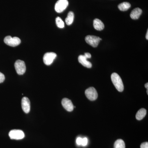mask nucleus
I'll list each match as a JSON object with an SVG mask.
<instances>
[{
	"label": "nucleus",
	"instance_id": "obj_1",
	"mask_svg": "<svg viewBox=\"0 0 148 148\" xmlns=\"http://www.w3.org/2000/svg\"><path fill=\"white\" fill-rule=\"evenodd\" d=\"M112 82L119 92H122L124 90V86L121 78L116 73H114L111 75Z\"/></svg>",
	"mask_w": 148,
	"mask_h": 148
},
{
	"label": "nucleus",
	"instance_id": "obj_2",
	"mask_svg": "<svg viewBox=\"0 0 148 148\" xmlns=\"http://www.w3.org/2000/svg\"><path fill=\"white\" fill-rule=\"evenodd\" d=\"M4 41L7 45L11 47H16L20 44L21 41L18 37L7 36L5 38Z\"/></svg>",
	"mask_w": 148,
	"mask_h": 148
},
{
	"label": "nucleus",
	"instance_id": "obj_3",
	"mask_svg": "<svg viewBox=\"0 0 148 148\" xmlns=\"http://www.w3.org/2000/svg\"><path fill=\"white\" fill-rule=\"evenodd\" d=\"M101 40H102V39L96 36L88 35L85 38L86 43L93 47H97Z\"/></svg>",
	"mask_w": 148,
	"mask_h": 148
},
{
	"label": "nucleus",
	"instance_id": "obj_4",
	"mask_svg": "<svg viewBox=\"0 0 148 148\" xmlns=\"http://www.w3.org/2000/svg\"><path fill=\"white\" fill-rule=\"evenodd\" d=\"M9 136L12 140H19L23 139L25 137L24 132L20 130H13L9 133Z\"/></svg>",
	"mask_w": 148,
	"mask_h": 148
},
{
	"label": "nucleus",
	"instance_id": "obj_5",
	"mask_svg": "<svg viewBox=\"0 0 148 148\" xmlns=\"http://www.w3.org/2000/svg\"><path fill=\"white\" fill-rule=\"evenodd\" d=\"M68 5L69 1L68 0H58L55 4L56 11L58 13H61L67 8Z\"/></svg>",
	"mask_w": 148,
	"mask_h": 148
},
{
	"label": "nucleus",
	"instance_id": "obj_6",
	"mask_svg": "<svg viewBox=\"0 0 148 148\" xmlns=\"http://www.w3.org/2000/svg\"><path fill=\"white\" fill-rule=\"evenodd\" d=\"M14 67L18 75H23L26 72V65L24 61L20 60H17L14 64Z\"/></svg>",
	"mask_w": 148,
	"mask_h": 148
},
{
	"label": "nucleus",
	"instance_id": "obj_7",
	"mask_svg": "<svg viewBox=\"0 0 148 148\" xmlns=\"http://www.w3.org/2000/svg\"><path fill=\"white\" fill-rule=\"evenodd\" d=\"M85 95L89 100L94 101L97 99L98 97V92L94 87H90L87 88L85 91Z\"/></svg>",
	"mask_w": 148,
	"mask_h": 148
},
{
	"label": "nucleus",
	"instance_id": "obj_8",
	"mask_svg": "<svg viewBox=\"0 0 148 148\" xmlns=\"http://www.w3.org/2000/svg\"><path fill=\"white\" fill-rule=\"evenodd\" d=\"M57 55L54 52H47L43 56V61L44 64L47 66L52 64Z\"/></svg>",
	"mask_w": 148,
	"mask_h": 148
},
{
	"label": "nucleus",
	"instance_id": "obj_9",
	"mask_svg": "<svg viewBox=\"0 0 148 148\" xmlns=\"http://www.w3.org/2000/svg\"><path fill=\"white\" fill-rule=\"evenodd\" d=\"M62 106L68 112H72L74 109V106L72 103L71 101L67 98H64L62 100Z\"/></svg>",
	"mask_w": 148,
	"mask_h": 148
},
{
	"label": "nucleus",
	"instance_id": "obj_10",
	"mask_svg": "<svg viewBox=\"0 0 148 148\" xmlns=\"http://www.w3.org/2000/svg\"><path fill=\"white\" fill-rule=\"evenodd\" d=\"M21 107L22 110L26 113H29L30 111V102L29 98L27 97H24L21 100Z\"/></svg>",
	"mask_w": 148,
	"mask_h": 148
},
{
	"label": "nucleus",
	"instance_id": "obj_11",
	"mask_svg": "<svg viewBox=\"0 0 148 148\" xmlns=\"http://www.w3.org/2000/svg\"><path fill=\"white\" fill-rule=\"evenodd\" d=\"M87 58H86L84 55H79L78 57V61L80 64L83 66L87 68H91L92 67V64L87 60Z\"/></svg>",
	"mask_w": 148,
	"mask_h": 148
},
{
	"label": "nucleus",
	"instance_id": "obj_12",
	"mask_svg": "<svg viewBox=\"0 0 148 148\" xmlns=\"http://www.w3.org/2000/svg\"><path fill=\"white\" fill-rule=\"evenodd\" d=\"M93 27L98 31H102L105 28V25L102 21L98 18H95L93 20Z\"/></svg>",
	"mask_w": 148,
	"mask_h": 148
},
{
	"label": "nucleus",
	"instance_id": "obj_13",
	"mask_svg": "<svg viewBox=\"0 0 148 148\" xmlns=\"http://www.w3.org/2000/svg\"><path fill=\"white\" fill-rule=\"evenodd\" d=\"M143 11L140 8H135L132 10L130 14V17L133 19H138L142 14Z\"/></svg>",
	"mask_w": 148,
	"mask_h": 148
},
{
	"label": "nucleus",
	"instance_id": "obj_14",
	"mask_svg": "<svg viewBox=\"0 0 148 148\" xmlns=\"http://www.w3.org/2000/svg\"><path fill=\"white\" fill-rule=\"evenodd\" d=\"M146 114H147V110L146 109L144 108L140 109L136 114V119L138 120L143 119L145 116Z\"/></svg>",
	"mask_w": 148,
	"mask_h": 148
},
{
	"label": "nucleus",
	"instance_id": "obj_15",
	"mask_svg": "<svg viewBox=\"0 0 148 148\" xmlns=\"http://www.w3.org/2000/svg\"><path fill=\"white\" fill-rule=\"evenodd\" d=\"M131 7V5L129 3L127 2H124L118 5V8L119 10L122 11H125L128 10Z\"/></svg>",
	"mask_w": 148,
	"mask_h": 148
},
{
	"label": "nucleus",
	"instance_id": "obj_16",
	"mask_svg": "<svg viewBox=\"0 0 148 148\" xmlns=\"http://www.w3.org/2000/svg\"><path fill=\"white\" fill-rule=\"evenodd\" d=\"M74 14L73 12L71 11L69 12L68 16L66 18V22L68 25H71L73 23L74 21Z\"/></svg>",
	"mask_w": 148,
	"mask_h": 148
},
{
	"label": "nucleus",
	"instance_id": "obj_17",
	"mask_svg": "<svg viewBox=\"0 0 148 148\" xmlns=\"http://www.w3.org/2000/svg\"><path fill=\"white\" fill-rule=\"evenodd\" d=\"M125 144L124 141L121 139H119L115 142L114 148H125Z\"/></svg>",
	"mask_w": 148,
	"mask_h": 148
},
{
	"label": "nucleus",
	"instance_id": "obj_18",
	"mask_svg": "<svg viewBox=\"0 0 148 148\" xmlns=\"http://www.w3.org/2000/svg\"><path fill=\"white\" fill-rule=\"evenodd\" d=\"M56 25L59 28H63L64 27V23L60 17H57L56 19Z\"/></svg>",
	"mask_w": 148,
	"mask_h": 148
},
{
	"label": "nucleus",
	"instance_id": "obj_19",
	"mask_svg": "<svg viewBox=\"0 0 148 148\" xmlns=\"http://www.w3.org/2000/svg\"><path fill=\"white\" fill-rule=\"evenodd\" d=\"M88 142V140L87 138H82L81 145L84 146V147L87 145Z\"/></svg>",
	"mask_w": 148,
	"mask_h": 148
},
{
	"label": "nucleus",
	"instance_id": "obj_20",
	"mask_svg": "<svg viewBox=\"0 0 148 148\" xmlns=\"http://www.w3.org/2000/svg\"><path fill=\"white\" fill-rule=\"evenodd\" d=\"M5 79V77L4 75L0 72V83L3 82Z\"/></svg>",
	"mask_w": 148,
	"mask_h": 148
},
{
	"label": "nucleus",
	"instance_id": "obj_21",
	"mask_svg": "<svg viewBox=\"0 0 148 148\" xmlns=\"http://www.w3.org/2000/svg\"><path fill=\"white\" fill-rule=\"evenodd\" d=\"M82 138H80V137H78V138H77L76 140V143L78 145H81L82 142Z\"/></svg>",
	"mask_w": 148,
	"mask_h": 148
},
{
	"label": "nucleus",
	"instance_id": "obj_22",
	"mask_svg": "<svg viewBox=\"0 0 148 148\" xmlns=\"http://www.w3.org/2000/svg\"><path fill=\"white\" fill-rule=\"evenodd\" d=\"M140 148H148V142H145L142 143L140 145Z\"/></svg>",
	"mask_w": 148,
	"mask_h": 148
},
{
	"label": "nucleus",
	"instance_id": "obj_23",
	"mask_svg": "<svg viewBox=\"0 0 148 148\" xmlns=\"http://www.w3.org/2000/svg\"><path fill=\"white\" fill-rule=\"evenodd\" d=\"M84 56L86 58H90L91 57V55L90 53H84Z\"/></svg>",
	"mask_w": 148,
	"mask_h": 148
},
{
	"label": "nucleus",
	"instance_id": "obj_24",
	"mask_svg": "<svg viewBox=\"0 0 148 148\" xmlns=\"http://www.w3.org/2000/svg\"><path fill=\"white\" fill-rule=\"evenodd\" d=\"M146 38L147 40H148V30L147 31V34H146Z\"/></svg>",
	"mask_w": 148,
	"mask_h": 148
},
{
	"label": "nucleus",
	"instance_id": "obj_25",
	"mask_svg": "<svg viewBox=\"0 0 148 148\" xmlns=\"http://www.w3.org/2000/svg\"><path fill=\"white\" fill-rule=\"evenodd\" d=\"M145 87L147 89H148V83H147L145 85Z\"/></svg>",
	"mask_w": 148,
	"mask_h": 148
}]
</instances>
